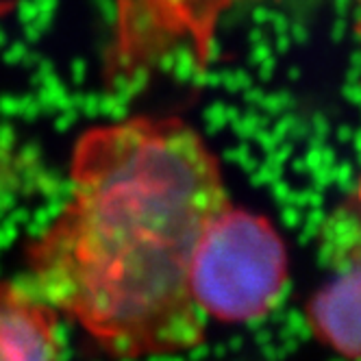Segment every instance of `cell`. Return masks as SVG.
<instances>
[{"label": "cell", "mask_w": 361, "mask_h": 361, "mask_svg": "<svg viewBox=\"0 0 361 361\" xmlns=\"http://www.w3.org/2000/svg\"><path fill=\"white\" fill-rule=\"evenodd\" d=\"M320 250L324 262L331 266L361 259V176L340 207L324 220Z\"/></svg>", "instance_id": "cell-5"}, {"label": "cell", "mask_w": 361, "mask_h": 361, "mask_svg": "<svg viewBox=\"0 0 361 361\" xmlns=\"http://www.w3.org/2000/svg\"><path fill=\"white\" fill-rule=\"evenodd\" d=\"M228 202L218 154L188 120L94 124L74 142L59 212L24 244L22 281L116 361L194 350L209 322L190 266Z\"/></svg>", "instance_id": "cell-1"}, {"label": "cell", "mask_w": 361, "mask_h": 361, "mask_svg": "<svg viewBox=\"0 0 361 361\" xmlns=\"http://www.w3.org/2000/svg\"><path fill=\"white\" fill-rule=\"evenodd\" d=\"M61 316L22 279H0V361H63Z\"/></svg>", "instance_id": "cell-3"}, {"label": "cell", "mask_w": 361, "mask_h": 361, "mask_svg": "<svg viewBox=\"0 0 361 361\" xmlns=\"http://www.w3.org/2000/svg\"><path fill=\"white\" fill-rule=\"evenodd\" d=\"M290 286L286 240L270 218L228 202L209 222L190 266V292L204 320L266 318Z\"/></svg>", "instance_id": "cell-2"}, {"label": "cell", "mask_w": 361, "mask_h": 361, "mask_svg": "<svg viewBox=\"0 0 361 361\" xmlns=\"http://www.w3.org/2000/svg\"><path fill=\"white\" fill-rule=\"evenodd\" d=\"M16 7H18V0H0V22H3Z\"/></svg>", "instance_id": "cell-6"}, {"label": "cell", "mask_w": 361, "mask_h": 361, "mask_svg": "<svg viewBox=\"0 0 361 361\" xmlns=\"http://www.w3.org/2000/svg\"><path fill=\"white\" fill-rule=\"evenodd\" d=\"M333 268V279L307 302V322L329 350L361 359V259Z\"/></svg>", "instance_id": "cell-4"}]
</instances>
